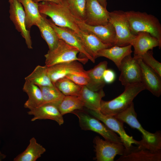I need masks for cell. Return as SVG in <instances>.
<instances>
[{
  "label": "cell",
  "instance_id": "cell-1",
  "mask_svg": "<svg viewBox=\"0 0 161 161\" xmlns=\"http://www.w3.org/2000/svg\"><path fill=\"white\" fill-rule=\"evenodd\" d=\"M38 5L40 13L49 16L56 25L67 27L74 31L81 39L83 31L75 22L74 16L64 1L61 4L42 1L38 3Z\"/></svg>",
  "mask_w": 161,
  "mask_h": 161
},
{
  "label": "cell",
  "instance_id": "cell-2",
  "mask_svg": "<svg viewBox=\"0 0 161 161\" xmlns=\"http://www.w3.org/2000/svg\"><path fill=\"white\" fill-rule=\"evenodd\" d=\"M125 13L133 34L136 35L140 32H147L161 43V24L157 18L146 12L130 10Z\"/></svg>",
  "mask_w": 161,
  "mask_h": 161
},
{
  "label": "cell",
  "instance_id": "cell-3",
  "mask_svg": "<svg viewBox=\"0 0 161 161\" xmlns=\"http://www.w3.org/2000/svg\"><path fill=\"white\" fill-rule=\"evenodd\" d=\"M125 87L123 92L109 101L101 100L100 112L106 115L115 116L122 112L133 102L137 95L145 89L143 84L140 82Z\"/></svg>",
  "mask_w": 161,
  "mask_h": 161
},
{
  "label": "cell",
  "instance_id": "cell-4",
  "mask_svg": "<svg viewBox=\"0 0 161 161\" xmlns=\"http://www.w3.org/2000/svg\"><path fill=\"white\" fill-rule=\"evenodd\" d=\"M137 146L126 148L117 161H160L161 148L142 139Z\"/></svg>",
  "mask_w": 161,
  "mask_h": 161
},
{
  "label": "cell",
  "instance_id": "cell-5",
  "mask_svg": "<svg viewBox=\"0 0 161 161\" xmlns=\"http://www.w3.org/2000/svg\"><path fill=\"white\" fill-rule=\"evenodd\" d=\"M72 113L76 115L78 118L79 125L82 129L90 130L96 132L102 136L105 140L123 143L120 136L86 111L83 109L78 110Z\"/></svg>",
  "mask_w": 161,
  "mask_h": 161
},
{
  "label": "cell",
  "instance_id": "cell-6",
  "mask_svg": "<svg viewBox=\"0 0 161 161\" xmlns=\"http://www.w3.org/2000/svg\"><path fill=\"white\" fill-rule=\"evenodd\" d=\"M79 52L76 47L70 45L60 39L57 47L51 51H48L44 55L45 65L49 67L59 63L77 61L86 63L88 59L86 58H78Z\"/></svg>",
  "mask_w": 161,
  "mask_h": 161
},
{
  "label": "cell",
  "instance_id": "cell-7",
  "mask_svg": "<svg viewBox=\"0 0 161 161\" xmlns=\"http://www.w3.org/2000/svg\"><path fill=\"white\" fill-rule=\"evenodd\" d=\"M109 21L114 27L116 34L115 45L124 47L131 44L136 35L130 30L125 12L114 10L109 12Z\"/></svg>",
  "mask_w": 161,
  "mask_h": 161
},
{
  "label": "cell",
  "instance_id": "cell-8",
  "mask_svg": "<svg viewBox=\"0 0 161 161\" xmlns=\"http://www.w3.org/2000/svg\"><path fill=\"white\" fill-rule=\"evenodd\" d=\"M114 116L123 123H126L131 128L139 131L142 134V139L150 143L161 147L160 132L157 131L155 133H152L144 129L137 119L133 102L124 111Z\"/></svg>",
  "mask_w": 161,
  "mask_h": 161
},
{
  "label": "cell",
  "instance_id": "cell-9",
  "mask_svg": "<svg viewBox=\"0 0 161 161\" xmlns=\"http://www.w3.org/2000/svg\"><path fill=\"white\" fill-rule=\"evenodd\" d=\"M89 114L102 122L107 127L113 131L118 134L120 137L125 148L129 147L133 144L137 145L139 142L132 136L128 135L125 131L123 123L114 116L106 115L100 111L86 109Z\"/></svg>",
  "mask_w": 161,
  "mask_h": 161
},
{
  "label": "cell",
  "instance_id": "cell-10",
  "mask_svg": "<svg viewBox=\"0 0 161 161\" xmlns=\"http://www.w3.org/2000/svg\"><path fill=\"white\" fill-rule=\"evenodd\" d=\"M131 54L123 59L118 68L120 72L119 80L125 86L142 82L141 70L137 59Z\"/></svg>",
  "mask_w": 161,
  "mask_h": 161
},
{
  "label": "cell",
  "instance_id": "cell-11",
  "mask_svg": "<svg viewBox=\"0 0 161 161\" xmlns=\"http://www.w3.org/2000/svg\"><path fill=\"white\" fill-rule=\"evenodd\" d=\"M95 159L97 161H113L117 155H121L124 152L125 147L123 143L104 140L99 137L94 139Z\"/></svg>",
  "mask_w": 161,
  "mask_h": 161
},
{
  "label": "cell",
  "instance_id": "cell-12",
  "mask_svg": "<svg viewBox=\"0 0 161 161\" xmlns=\"http://www.w3.org/2000/svg\"><path fill=\"white\" fill-rule=\"evenodd\" d=\"M75 22L81 30L94 35L104 44L111 46L115 45L116 32L114 27L110 22L104 25L92 26L75 16Z\"/></svg>",
  "mask_w": 161,
  "mask_h": 161
},
{
  "label": "cell",
  "instance_id": "cell-13",
  "mask_svg": "<svg viewBox=\"0 0 161 161\" xmlns=\"http://www.w3.org/2000/svg\"><path fill=\"white\" fill-rule=\"evenodd\" d=\"M48 20L59 39L77 48L80 55L83 58H87L93 63L95 62V59L90 55L80 37L74 31L67 27L58 26L51 19Z\"/></svg>",
  "mask_w": 161,
  "mask_h": 161
},
{
  "label": "cell",
  "instance_id": "cell-14",
  "mask_svg": "<svg viewBox=\"0 0 161 161\" xmlns=\"http://www.w3.org/2000/svg\"><path fill=\"white\" fill-rule=\"evenodd\" d=\"M9 12L10 18L15 28L24 39L27 47L32 49L30 31L26 27L25 15L22 5L18 0H14L10 4Z\"/></svg>",
  "mask_w": 161,
  "mask_h": 161
},
{
  "label": "cell",
  "instance_id": "cell-15",
  "mask_svg": "<svg viewBox=\"0 0 161 161\" xmlns=\"http://www.w3.org/2000/svg\"><path fill=\"white\" fill-rule=\"evenodd\" d=\"M109 12L97 0H86V24L92 26L104 25L109 21Z\"/></svg>",
  "mask_w": 161,
  "mask_h": 161
},
{
  "label": "cell",
  "instance_id": "cell-16",
  "mask_svg": "<svg viewBox=\"0 0 161 161\" xmlns=\"http://www.w3.org/2000/svg\"><path fill=\"white\" fill-rule=\"evenodd\" d=\"M86 72L82 64L77 61L59 63L47 67L49 76L54 84L58 80L67 75L85 74Z\"/></svg>",
  "mask_w": 161,
  "mask_h": 161
},
{
  "label": "cell",
  "instance_id": "cell-17",
  "mask_svg": "<svg viewBox=\"0 0 161 161\" xmlns=\"http://www.w3.org/2000/svg\"><path fill=\"white\" fill-rule=\"evenodd\" d=\"M137 60L141 69L142 82L145 89L154 95L159 97L161 95V77L147 66L141 58L137 59Z\"/></svg>",
  "mask_w": 161,
  "mask_h": 161
},
{
  "label": "cell",
  "instance_id": "cell-18",
  "mask_svg": "<svg viewBox=\"0 0 161 161\" xmlns=\"http://www.w3.org/2000/svg\"><path fill=\"white\" fill-rule=\"evenodd\" d=\"M131 44L134 48V57L136 59L154 47H158L160 49L161 47V43L156 38L144 32H138Z\"/></svg>",
  "mask_w": 161,
  "mask_h": 161
},
{
  "label": "cell",
  "instance_id": "cell-19",
  "mask_svg": "<svg viewBox=\"0 0 161 161\" xmlns=\"http://www.w3.org/2000/svg\"><path fill=\"white\" fill-rule=\"evenodd\" d=\"M28 114L33 116L32 121L37 120L50 119L56 121L61 126L64 123L63 115L59 112L58 107L51 104L42 105L38 107L29 110Z\"/></svg>",
  "mask_w": 161,
  "mask_h": 161
},
{
  "label": "cell",
  "instance_id": "cell-20",
  "mask_svg": "<svg viewBox=\"0 0 161 161\" xmlns=\"http://www.w3.org/2000/svg\"><path fill=\"white\" fill-rule=\"evenodd\" d=\"M105 93L101 89L94 91L88 89L86 86H82L78 96L83 103L84 107L87 109L100 111L102 99Z\"/></svg>",
  "mask_w": 161,
  "mask_h": 161
},
{
  "label": "cell",
  "instance_id": "cell-21",
  "mask_svg": "<svg viewBox=\"0 0 161 161\" xmlns=\"http://www.w3.org/2000/svg\"><path fill=\"white\" fill-rule=\"evenodd\" d=\"M106 61L100 62L93 68L87 71L89 80L86 86L89 89L97 91L103 89L106 84L103 79L104 71L107 68Z\"/></svg>",
  "mask_w": 161,
  "mask_h": 161
},
{
  "label": "cell",
  "instance_id": "cell-22",
  "mask_svg": "<svg viewBox=\"0 0 161 161\" xmlns=\"http://www.w3.org/2000/svg\"><path fill=\"white\" fill-rule=\"evenodd\" d=\"M131 44L124 46H114L99 51L97 54V58L103 57L114 62L118 68L123 59L126 56L131 54L132 52Z\"/></svg>",
  "mask_w": 161,
  "mask_h": 161
},
{
  "label": "cell",
  "instance_id": "cell-23",
  "mask_svg": "<svg viewBox=\"0 0 161 161\" xmlns=\"http://www.w3.org/2000/svg\"><path fill=\"white\" fill-rule=\"evenodd\" d=\"M41 14V20L36 26L39 30L42 38L47 44L49 51H51L57 47L60 39L47 18L46 16Z\"/></svg>",
  "mask_w": 161,
  "mask_h": 161
},
{
  "label": "cell",
  "instance_id": "cell-24",
  "mask_svg": "<svg viewBox=\"0 0 161 161\" xmlns=\"http://www.w3.org/2000/svg\"><path fill=\"white\" fill-rule=\"evenodd\" d=\"M46 151L42 145L38 143L35 138L32 137L25 150L16 156L14 161H35Z\"/></svg>",
  "mask_w": 161,
  "mask_h": 161
},
{
  "label": "cell",
  "instance_id": "cell-25",
  "mask_svg": "<svg viewBox=\"0 0 161 161\" xmlns=\"http://www.w3.org/2000/svg\"><path fill=\"white\" fill-rule=\"evenodd\" d=\"M23 90L28 97V100L24 103L25 108L31 109L41 105L43 98L42 92L40 88L36 85L25 80Z\"/></svg>",
  "mask_w": 161,
  "mask_h": 161
},
{
  "label": "cell",
  "instance_id": "cell-26",
  "mask_svg": "<svg viewBox=\"0 0 161 161\" xmlns=\"http://www.w3.org/2000/svg\"><path fill=\"white\" fill-rule=\"evenodd\" d=\"M23 6L25 15V23L27 29H30L33 25L36 26L41 17L38 3L32 0H18Z\"/></svg>",
  "mask_w": 161,
  "mask_h": 161
},
{
  "label": "cell",
  "instance_id": "cell-27",
  "mask_svg": "<svg viewBox=\"0 0 161 161\" xmlns=\"http://www.w3.org/2000/svg\"><path fill=\"white\" fill-rule=\"evenodd\" d=\"M25 80L38 86H52L54 85L50 80L47 72V67L38 65L33 71L25 78Z\"/></svg>",
  "mask_w": 161,
  "mask_h": 161
},
{
  "label": "cell",
  "instance_id": "cell-28",
  "mask_svg": "<svg viewBox=\"0 0 161 161\" xmlns=\"http://www.w3.org/2000/svg\"><path fill=\"white\" fill-rule=\"evenodd\" d=\"M81 40L90 55L95 59L97 58V54L99 51L112 47L104 44L94 35L84 31Z\"/></svg>",
  "mask_w": 161,
  "mask_h": 161
},
{
  "label": "cell",
  "instance_id": "cell-29",
  "mask_svg": "<svg viewBox=\"0 0 161 161\" xmlns=\"http://www.w3.org/2000/svg\"><path fill=\"white\" fill-rule=\"evenodd\" d=\"M42 92V105L49 104L58 107L65 96L55 85L52 86H38Z\"/></svg>",
  "mask_w": 161,
  "mask_h": 161
},
{
  "label": "cell",
  "instance_id": "cell-30",
  "mask_svg": "<svg viewBox=\"0 0 161 161\" xmlns=\"http://www.w3.org/2000/svg\"><path fill=\"white\" fill-rule=\"evenodd\" d=\"M84 107L82 101L76 96H65L58 107L61 114L63 115L78 110H81Z\"/></svg>",
  "mask_w": 161,
  "mask_h": 161
},
{
  "label": "cell",
  "instance_id": "cell-31",
  "mask_svg": "<svg viewBox=\"0 0 161 161\" xmlns=\"http://www.w3.org/2000/svg\"><path fill=\"white\" fill-rule=\"evenodd\" d=\"M54 85L64 95L77 97L82 86L76 84L65 77L58 80L55 83Z\"/></svg>",
  "mask_w": 161,
  "mask_h": 161
},
{
  "label": "cell",
  "instance_id": "cell-32",
  "mask_svg": "<svg viewBox=\"0 0 161 161\" xmlns=\"http://www.w3.org/2000/svg\"><path fill=\"white\" fill-rule=\"evenodd\" d=\"M64 2L76 17L85 21L86 0H64Z\"/></svg>",
  "mask_w": 161,
  "mask_h": 161
},
{
  "label": "cell",
  "instance_id": "cell-33",
  "mask_svg": "<svg viewBox=\"0 0 161 161\" xmlns=\"http://www.w3.org/2000/svg\"><path fill=\"white\" fill-rule=\"evenodd\" d=\"M143 61L161 77V63L157 61L153 56L151 50H148L141 56Z\"/></svg>",
  "mask_w": 161,
  "mask_h": 161
},
{
  "label": "cell",
  "instance_id": "cell-34",
  "mask_svg": "<svg viewBox=\"0 0 161 161\" xmlns=\"http://www.w3.org/2000/svg\"><path fill=\"white\" fill-rule=\"evenodd\" d=\"M65 77L81 86H86L89 80L87 72L85 74H69Z\"/></svg>",
  "mask_w": 161,
  "mask_h": 161
},
{
  "label": "cell",
  "instance_id": "cell-35",
  "mask_svg": "<svg viewBox=\"0 0 161 161\" xmlns=\"http://www.w3.org/2000/svg\"><path fill=\"white\" fill-rule=\"evenodd\" d=\"M103 77L106 83L110 84L115 80L116 75L112 70L106 69L104 72Z\"/></svg>",
  "mask_w": 161,
  "mask_h": 161
},
{
  "label": "cell",
  "instance_id": "cell-36",
  "mask_svg": "<svg viewBox=\"0 0 161 161\" xmlns=\"http://www.w3.org/2000/svg\"><path fill=\"white\" fill-rule=\"evenodd\" d=\"M34 2L38 3L42 1H49L56 3L58 4L63 3L64 0H32Z\"/></svg>",
  "mask_w": 161,
  "mask_h": 161
},
{
  "label": "cell",
  "instance_id": "cell-37",
  "mask_svg": "<svg viewBox=\"0 0 161 161\" xmlns=\"http://www.w3.org/2000/svg\"><path fill=\"white\" fill-rule=\"evenodd\" d=\"M99 3L103 7L106 8L107 5V0H97Z\"/></svg>",
  "mask_w": 161,
  "mask_h": 161
},
{
  "label": "cell",
  "instance_id": "cell-38",
  "mask_svg": "<svg viewBox=\"0 0 161 161\" xmlns=\"http://www.w3.org/2000/svg\"><path fill=\"white\" fill-rule=\"evenodd\" d=\"M14 0H8V1L10 4L12 3L13 2Z\"/></svg>",
  "mask_w": 161,
  "mask_h": 161
}]
</instances>
